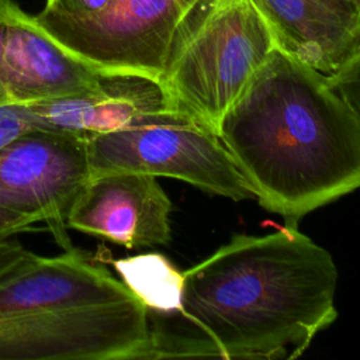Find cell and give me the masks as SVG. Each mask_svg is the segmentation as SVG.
Segmentation results:
<instances>
[{
  "label": "cell",
  "instance_id": "obj_1",
  "mask_svg": "<svg viewBox=\"0 0 360 360\" xmlns=\"http://www.w3.org/2000/svg\"><path fill=\"white\" fill-rule=\"evenodd\" d=\"M330 253L292 225L236 235L183 271L177 309L150 315L152 360L300 357L338 316Z\"/></svg>",
  "mask_w": 360,
  "mask_h": 360
},
{
  "label": "cell",
  "instance_id": "obj_2",
  "mask_svg": "<svg viewBox=\"0 0 360 360\" xmlns=\"http://www.w3.org/2000/svg\"><path fill=\"white\" fill-rule=\"evenodd\" d=\"M217 135L255 198L294 224L360 188V124L326 76L274 48Z\"/></svg>",
  "mask_w": 360,
  "mask_h": 360
},
{
  "label": "cell",
  "instance_id": "obj_3",
  "mask_svg": "<svg viewBox=\"0 0 360 360\" xmlns=\"http://www.w3.org/2000/svg\"><path fill=\"white\" fill-rule=\"evenodd\" d=\"M0 360H152L149 309L89 252L35 255L0 277Z\"/></svg>",
  "mask_w": 360,
  "mask_h": 360
},
{
  "label": "cell",
  "instance_id": "obj_4",
  "mask_svg": "<svg viewBox=\"0 0 360 360\" xmlns=\"http://www.w3.org/2000/svg\"><path fill=\"white\" fill-rule=\"evenodd\" d=\"M252 0H217L160 80L169 104L217 134L218 124L274 51Z\"/></svg>",
  "mask_w": 360,
  "mask_h": 360
},
{
  "label": "cell",
  "instance_id": "obj_5",
  "mask_svg": "<svg viewBox=\"0 0 360 360\" xmlns=\"http://www.w3.org/2000/svg\"><path fill=\"white\" fill-rule=\"evenodd\" d=\"M86 142L90 177L142 172L187 181L235 201L255 197L218 135L173 107L143 114Z\"/></svg>",
  "mask_w": 360,
  "mask_h": 360
},
{
  "label": "cell",
  "instance_id": "obj_6",
  "mask_svg": "<svg viewBox=\"0 0 360 360\" xmlns=\"http://www.w3.org/2000/svg\"><path fill=\"white\" fill-rule=\"evenodd\" d=\"M217 0H112L96 20L45 32L100 73L160 83L176 51Z\"/></svg>",
  "mask_w": 360,
  "mask_h": 360
},
{
  "label": "cell",
  "instance_id": "obj_7",
  "mask_svg": "<svg viewBox=\"0 0 360 360\" xmlns=\"http://www.w3.org/2000/svg\"><path fill=\"white\" fill-rule=\"evenodd\" d=\"M89 179L87 142L76 135L30 127L0 145V207L45 221L65 249L69 211Z\"/></svg>",
  "mask_w": 360,
  "mask_h": 360
},
{
  "label": "cell",
  "instance_id": "obj_8",
  "mask_svg": "<svg viewBox=\"0 0 360 360\" xmlns=\"http://www.w3.org/2000/svg\"><path fill=\"white\" fill-rule=\"evenodd\" d=\"M170 211L172 202L156 176L110 172L87 180L66 225L68 229L136 249L170 240Z\"/></svg>",
  "mask_w": 360,
  "mask_h": 360
},
{
  "label": "cell",
  "instance_id": "obj_9",
  "mask_svg": "<svg viewBox=\"0 0 360 360\" xmlns=\"http://www.w3.org/2000/svg\"><path fill=\"white\" fill-rule=\"evenodd\" d=\"M98 73L58 45L13 0H0V107L80 91Z\"/></svg>",
  "mask_w": 360,
  "mask_h": 360
},
{
  "label": "cell",
  "instance_id": "obj_10",
  "mask_svg": "<svg viewBox=\"0 0 360 360\" xmlns=\"http://www.w3.org/2000/svg\"><path fill=\"white\" fill-rule=\"evenodd\" d=\"M13 107L30 127L60 131L87 141L172 105L162 84L153 79L98 73L96 82L80 91Z\"/></svg>",
  "mask_w": 360,
  "mask_h": 360
},
{
  "label": "cell",
  "instance_id": "obj_11",
  "mask_svg": "<svg viewBox=\"0 0 360 360\" xmlns=\"http://www.w3.org/2000/svg\"><path fill=\"white\" fill-rule=\"evenodd\" d=\"M276 48L330 76L360 32L354 0H252Z\"/></svg>",
  "mask_w": 360,
  "mask_h": 360
},
{
  "label": "cell",
  "instance_id": "obj_12",
  "mask_svg": "<svg viewBox=\"0 0 360 360\" xmlns=\"http://www.w3.org/2000/svg\"><path fill=\"white\" fill-rule=\"evenodd\" d=\"M121 281L146 305L150 315L173 314L180 301L183 271L160 253H142L111 262Z\"/></svg>",
  "mask_w": 360,
  "mask_h": 360
},
{
  "label": "cell",
  "instance_id": "obj_13",
  "mask_svg": "<svg viewBox=\"0 0 360 360\" xmlns=\"http://www.w3.org/2000/svg\"><path fill=\"white\" fill-rule=\"evenodd\" d=\"M112 0H46L44 8L32 15L44 30L79 25L100 17Z\"/></svg>",
  "mask_w": 360,
  "mask_h": 360
},
{
  "label": "cell",
  "instance_id": "obj_14",
  "mask_svg": "<svg viewBox=\"0 0 360 360\" xmlns=\"http://www.w3.org/2000/svg\"><path fill=\"white\" fill-rule=\"evenodd\" d=\"M326 79L360 124V32L345 60Z\"/></svg>",
  "mask_w": 360,
  "mask_h": 360
},
{
  "label": "cell",
  "instance_id": "obj_15",
  "mask_svg": "<svg viewBox=\"0 0 360 360\" xmlns=\"http://www.w3.org/2000/svg\"><path fill=\"white\" fill-rule=\"evenodd\" d=\"M37 222L38 221L32 217L22 215L0 207V240L10 239V236L21 232L35 231Z\"/></svg>",
  "mask_w": 360,
  "mask_h": 360
},
{
  "label": "cell",
  "instance_id": "obj_16",
  "mask_svg": "<svg viewBox=\"0 0 360 360\" xmlns=\"http://www.w3.org/2000/svg\"><path fill=\"white\" fill-rule=\"evenodd\" d=\"M37 253L25 249L17 240H0V277L11 271L22 262L34 257Z\"/></svg>",
  "mask_w": 360,
  "mask_h": 360
},
{
  "label": "cell",
  "instance_id": "obj_17",
  "mask_svg": "<svg viewBox=\"0 0 360 360\" xmlns=\"http://www.w3.org/2000/svg\"><path fill=\"white\" fill-rule=\"evenodd\" d=\"M27 128L30 125L13 105L0 107V145Z\"/></svg>",
  "mask_w": 360,
  "mask_h": 360
},
{
  "label": "cell",
  "instance_id": "obj_18",
  "mask_svg": "<svg viewBox=\"0 0 360 360\" xmlns=\"http://www.w3.org/2000/svg\"><path fill=\"white\" fill-rule=\"evenodd\" d=\"M354 1H356V4H357V6H359V8H360V0H354Z\"/></svg>",
  "mask_w": 360,
  "mask_h": 360
}]
</instances>
